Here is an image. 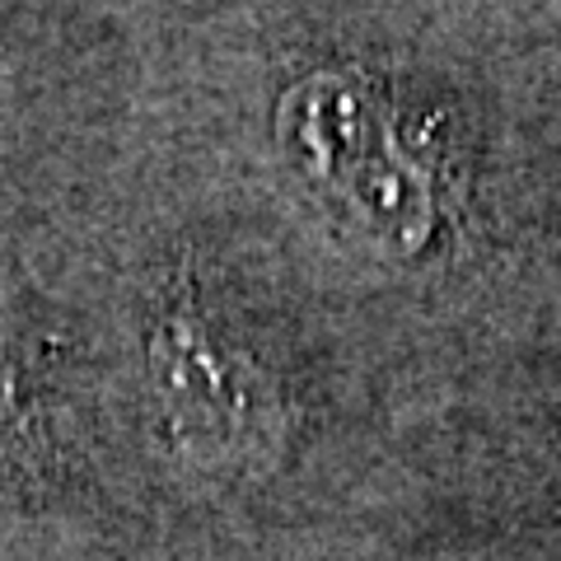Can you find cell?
Listing matches in <instances>:
<instances>
[{"instance_id":"obj_1","label":"cell","mask_w":561,"mask_h":561,"mask_svg":"<svg viewBox=\"0 0 561 561\" xmlns=\"http://www.w3.org/2000/svg\"><path fill=\"white\" fill-rule=\"evenodd\" d=\"M150 379L164 408L169 440L197 463L267 459L290 426V402L243 351H225L206 328L192 272L164 305L150 337Z\"/></svg>"}]
</instances>
